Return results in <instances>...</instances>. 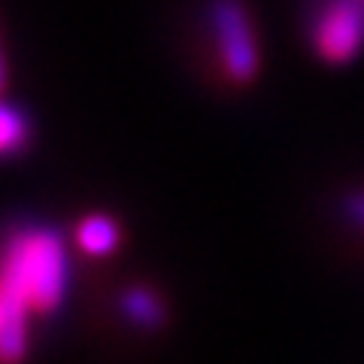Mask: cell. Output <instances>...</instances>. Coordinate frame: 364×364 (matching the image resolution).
<instances>
[{
	"label": "cell",
	"mask_w": 364,
	"mask_h": 364,
	"mask_svg": "<svg viewBox=\"0 0 364 364\" xmlns=\"http://www.w3.org/2000/svg\"><path fill=\"white\" fill-rule=\"evenodd\" d=\"M70 286V255L55 228L21 225L9 231L0 277V358H28L31 316L55 313Z\"/></svg>",
	"instance_id": "obj_1"
},
{
	"label": "cell",
	"mask_w": 364,
	"mask_h": 364,
	"mask_svg": "<svg viewBox=\"0 0 364 364\" xmlns=\"http://www.w3.org/2000/svg\"><path fill=\"white\" fill-rule=\"evenodd\" d=\"M210 28L219 49L222 70L231 82H252L261 67L258 40L243 0H213L210 4Z\"/></svg>",
	"instance_id": "obj_2"
},
{
	"label": "cell",
	"mask_w": 364,
	"mask_h": 364,
	"mask_svg": "<svg viewBox=\"0 0 364 364\" xmlns=\"http://www.w3.org/2000/svg\"><path fill=\"white\" fill-rule=\"evenodd\" d=\"M313 49L328 64H346L364 49V0H328L313 21Z\"/></svg>",
	"instance_id": "obj_3"
},
{
	"label": "cell",
	"mask_w": 364,
	"mask_h": 364,
	"mask_svg": "<svg viewBox=\"0 0 364 364\" xmlns=\"http://www.w3.org/2000/svg\"><path fill=\"white\" fill-rule=\"evenodd\" d=\"M119 225L109 219V215H85L82 222L76 225V246L82 249L85 255H109L112 249L119 246Z\"/></svg>",
	"instance_id": "obj_4"
},
{
	"label": "cell",
	"mask_w": 364,
	"mask_h": 364,
	"mask_svg": "<svg viewBox=\"0 0 364 364\" xmlns=\"http://www.w3.org/2000/svg\"><path fill=\"white\" fill-rule=\"evenodd\" d=\"M122 313L131 325L143 331H155L164 325V306L149 289H128L122 294Z\"/></svg>",
	"instance_id": "obj_5"
},
{
	"label": "cell",
	"mask_w": 364,
	"mask_h": 364,
	"mask_svg": "<svg viewBox=\"0 0 364 364\" xmlns=\"http://www.w3.org/2000/svg\"><path fill=\"white\" fill-rule=\"evenodd\" d=\"M31 136V124H28V116L21 112L16 104H4L0 109V149L6 155H16L18 149H25Z\"/></svg>",
	"instance_id": "obj_6"
},
{
	"label": "cell",
	"mask_w": 364,
	"mask_h": 364,
	"mask_svg": "<svg viewBox=\"0 0 364 364\" xmlns=\"http://www.w3.org/2000/svg\"><path fill=\"white\" fill-rule=\"evenodd\" d=\"M343 210L349 215V222H355L364 228V191H355V195H349L346 203H343Z\"/></svg>",
	"instance_id": "obj_7"
}]
</instances>
